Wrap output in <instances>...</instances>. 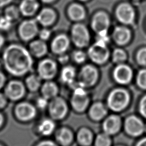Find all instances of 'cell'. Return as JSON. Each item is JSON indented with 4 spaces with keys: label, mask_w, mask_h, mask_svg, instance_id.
<instances>
[{
    "label": "cell",
    "mask_w": 146,
    "mask_h": 146,
    "mask_svg": "<svg viewBox=\"0 0 146 146\" xmlns=\"http://www.w3.org/2000/svg\"><path fill=\"white\" fill-rule=\"evenodd\" d=\"M3 61L7 71L16 76L23 75L30 71L33 60L30 52L22 46L13 44L3 52Z\"/></svg>",
    "instance_id": "1"
},
{
    "label": "cell",
    "mask_w": 146,
    "mask_h": 146,
    "mask_svg": "<svg viewBox=\"0 0 146 146\" xmlns=\"http://www.w3.org/2000/svg\"><path fill=\"white\" fill-rule=\"evenodd\" d=\"M130 101L128 92L123 88L112 90L107 98V106L111 110L119 112L125 109Z\"/></svg>",
    "instance_id": "2"
},
{
    "label": "cell",
    "mask_w": 146,
    "mask_h": 146,
    "mask_svg": "<svg viewBox=\"0 0 146 146\" xmlns=\"http://www.w3.org/2000/svg\"><path fill=\"white\" fill-rule=\"evenodd\" d=\"M71 38L72 42L76 47L79 48L85 47L90 42L89 31L84 24L76 23L71 28Z\"/></svg>",
    "instance_id": "3"
},
{
    "label": "cell",
    "mask_w": 146,
    "mask_h": 146,
    "mask_svg": "<svg viewBox=\"0 0 146 146\" xmlns=\"http://www.w3.org/2000/svg\"><path fill=\"white\" fill-rule=\"evenodd\" d=\"M89 97L84 87L78 84L74 87L71 103L72 108L77 112L84 111L88 106Z\"/></svg>",
    "instance_id": "4"
},
{
    "label": "cell",
    "mask_w": 146,
    "mask_h": 146,
    "mask_svg": "<svg viewBox=\"0 0 146 146\" xmlns=\"http://www.w3.org/2000/svg\"><path fill=\"white\" fill-rule=\"evenodd\" d=\"M88 55L93 62L102 64L108 60L110 56V51L107 44L96 42L89 47Z\"/></svg>",
    "instance_id": "5"
},
{
    "label": "cell",
    "mask_w": 146,
    "mask_h": 146,
    "mask_svg": "<svg viewBox=\"0 0 146 146\" xmlns=\"http://www.w3.org/2000/svg\"><path fill=\"white\" fill-rule=\"evenodd\" d=\"M115 15L117 19L125 25H132L134 23L135 13L133 7L128 3L119 4L116 9Z\"/></svg>",
    "instance_id": "6"
},
{
    "label": "cell",
    "mask_w": 146,
    "mask_h": 146,
    "mask_svg": "<svg viewBox=\"0 0 146 146\" xmlns=\"http://www.w3.org/2000/svg\"><path fill=\"white\" fill-rule=\"evenodd\" d=\"M79 79V84L81 86L84 88L92 86L98 79V70L92 65H85L80 70Z\"/></svg>",
    "instance_id": "7"
},
{
    "label": "cell",
    "mask_w": 146,
    "mask_h": 146,
    "mask_svg": "<svg viewBox=\"0 0 146 146\" xmlns=\"http://www.w3.org/2000/svg\"><path fill=\"white\" fill-rule=\"evenodd\" d=\"M48 103V112L51 117L54 119L59 120L64 118L68 110L65 100L60 97H55L51 99Z\"/></svg>",
    "instance_id": "8"
},
{
    "label": "cell",
    "mask_w": 146,
    "mask_h": 146,
    "mask_svg": "<svg viewBox=\"0 0 146 146\" xmlns=\"http://www.w3.org/2000/svg\"><path fill=\"white\" fill-rule=\"evenodd\" d=\"M110 24V17L104 11H98L95 13L91 22V28L96 34L107 32Z\"/></svg>",
    "instance_id": "9"
},
{
    "label": "cell",
    "mask_w": 146,
    "mask_h": 146,
    "mask_svg": "<svg viewBox=\"0 0 146 146\" xmlns=\"http://www.w3.org/2000/svg\"><path fill=\"white\" fill-rule=\"evenodd\" d=\"M18 32L23 40L28 41L33 39L39 33L36 21L33 19L23 21L19 26Z\"/></svg>",
    "instance_id": "10"
},
{
    "label": "cell",
    "mask_w": 146,
    "mask_h": 146,
    "mask_svg": "<svg viewBox=\"0 0 146 146\" xmlns=\"http://www.w3.org/2000/svg\"><path fill=\"white\" fill-rule=\"evenodd\" d=\"M145 125L141 119L136 116H128L124 123V128L126 132L131 136L136 137L141 135L144 132Z\"/></svg>",
    "instance_id": "11"
},
{
    "label": "cell",
    "mask_w": 146,
    "mask_h": 146,
    "mask_svg": "<svg viewBox=\"0 0 146 146\" xmlns=\"http://www.w3.org/2000/svg\"><path fill=\"white\" fill-rule=\"evenodd\" d=\"M57 66L55 61L51 59H45L42 60L38 67L39 77L45 80L53 78L56 74Z\"/></svg>",
    "instance_id": "12"
},
{
    "label": "cell",
    "mask_w": 146,
    "mask_h": 146,
    "mask_svg": "<svg viewBox=\"0 0 146 146\" xmlns=\"http://www.w3.org/2000/svg\"><path fill=\"white\" fill-rule=\"evenodd\" d=\"M113 75L116 82L121 84H126L131 82L133 72L129 66L124 63H120L115 68Z\"/></svg>",
    "instance_id": "13"
},
{
    "label": "cell",
    "mask_w": 146,
    "mask_h": 146,
    "mask_svg": "<svg viewBox=\"0 0 146 146\" xmlns=\"http://www.w3.org/2000/svg\"><path fill=\"white\" fill-rule=\"evenodd\" d=\"M121 125L120 117L118 115H112L108 116L103 121V129L104 133L111 136L119 132Z\"/></svg>",
    "instance_id": "14"
},
{
    "label": "cell",
    "mask_w": 146,
    "mask_h": 146,
    "mask_svg": "<svg viewBox=\"0 0 146 146\" xmlns=\"http://www.w3.org/2000/svg\"><path fill=\"white\" fill-rule=\"evenodd\" d=\"M70 46V39L65 34H59L54 38L51 44L52 51L58 55L64 54Z\"/></svg>",
    "instance_id": "15"
},
{
    "label": "cell",
    "mask_w": 146,
    "mask_h": 146,
    "mask_svg": "<svg viewBox=\"0 0 146 146\" xmlns=\"http://www.w3.org/2000/svg\"><path fill=\"white\" fill-rule=\"evenodd\" d=\"M15 114L20 120L27 121L34 118L36 115L35 107L28 103H21L15 108Z\"/></svg>",
    "instance_id": "16"
},
{
    "label": "cell",
    "mask_w": 146,
    "mask_h": 146,
    "mask_svg": "<svg viewBox=\"0 0 146 146\" xmlns=\"http://www.w3.org/2000/svg\"><path fill=\"white\" fill-rule=\"evenodd\" d=\"M5 92L9 98L12 100H17L23 96L25 88L20 82L12 81L7 84Z\"/></svg>",
    "instance_id": "17"
},
{
    "label": "cell",
    "mask_w": 146,
    "mask_h": 146,
    "mask_svg": "<svg viewBox=\"0 0 146 146\" xmlns=\"http://www.w3.org/2000/svg\"><path fill=\"white\" fill-rule=\"evenodd\" d=\"M112 38L117 44L120 46L124 45L130 40V30L125 26H117L113 31Z\"/></svg>",
    "instance_id": "18"
},
{
    "label": "cell",
    "mask_w": 146,
    "mask_h": 146,
    "mask_svg": "<svg viewBox=\"0 0 146 146\" xmlns=\"http://www.w3.org/2000/svg\"><path fill=\"white\" fill-rule=\"evenodd\" d=\"M56 15L55 12L50 8L46 7L41 10L36 16V22L42 26L47 27L52 25L55 21Z\"/></svg>",
    "instance_id": "19"
},
{
    "label": "cell",
    "mask_w": 146,
    "mask_h": 146,
    "mask_svg": "<svg viewBox=\"0 0 146 146\" xmlns=\"http://www.w3.org/2000/svg\"><path fill=\"white\" fill-rule=\"evenodd\" d=\"M70 18L75 22H80L86 17V11L83 6L79 3H72L67 10Z\"/></svg>",
    "instance_id": "20"
},
{
    "label": "cell",
    "mask_w": 146,
    "mask_h": 146,
    "mask_svg": "<svg viewBox=\"0 0 146 146\" xmlns=\"http://www.w3.org/2000/svg\"><path fill=\"white\" fill-rule=\"evenodd\" d=\"M39 7L37 0H23L19 5V11L25 16H31L34 14Z\"/></svg>",
    "instance_id": "21"
},
{
    "label": "cell",
    "mask_w": 146,
    "mask_h": 146,
    "mask_svg": "<svg viewBox=\"0 0 146 146\" xmlns=\"http://www.w3.org/2000/svg\"><path fill=\"white\" fill-rule=\"evenodd\" d=\"M106 114V108L104 105L100 102L94 103L89 110V115L94 120H100L102 119Z\"/></svg>",
    "instance_id": "22"
},
{
    "label": "cell",
    "mask_w": 146,
    "mask_h": 146,
    "mask_svg": "<svg viewBox=\"0 0 146 146\" xmlns=\"http://www.w3.org/2000/svg\"><path fill=\"white\" fill-rule=\"evenodd\" d=\"M73 137L72 132L70 129L66 127L60 128L56 135L57 141L63 146L70 145L73 140Z\"/></svg>",
    "instance_id": "23"
},
{
    "label": "cell",
    "mask_w": 146,
    "mask_h": 146,
    "mask_svg": "<svg viewBox=\"0 0 146 146\" xmlns=\"http://www.w3.org/2000/svg\"><path fill=\"white\" fill-rule=\"evenodd\" d=\"M41 92L43 97L48 100L52 99L56 96L58 92V88L55 83L51 81H47L42 86Z\"/></svg>",
    "instance_id": "24"
},
{
    "label": "cell",
    "mask_w": 146,
    "mask_h": 146,
    "mask_svg": "<svg viewBox=\"0 0 146 146\" xmlns=\"http://www.w3.org/2000/svg\"><path fill=\"white\" fill-rule=\"evenodd\" d=\"M31 53L36 57H41L47 52V46L44 40L41 39L32 42L30 45Z\"/></svg>",
    "instance_id": "25"
},
{
    "label": "cell",
    "mask_w": 146,
    "mask_h": 146,
    "mask_svg": "<svg viewBox=\"0 0 146 146\" xmlns=\"http://www.w3.org/2000/svg\"><path fill=\"white\" fill-rule=\"evenodd\" d=\"M78 143L83 146H89L93 141V134L92 132L87 128H81L78 132L76 136Z\"/></svg>",
    "instance_id": "26"
},
{
    "label": "cell",
    "mask_w": 146,
    "mask_h": 146,
    "mask_svg": "<svg viewBox=\"0 0 146 146\" xmlns=\"http://www.w3.org/2000/svg\"><path fill=\"white\" fill-rule=\"evenodd\" d=\"M75 70L74 67L71 66H66L62 70L60 79L66 84L72 85L75 82Z\"/></svg>",
    "instance_id": "27"
},
{
    "label": "cell",
    "mask_w": 146,
    "mask_h": 146,
    "mask_svg": "<svg viewBox=\"0 0 146 146\" xmlns=\"http://www.w3.org/2000/svg\"><path fill=\"white\" fill-rule=\"evenodd\" d=\"M55 128V124L54 121L50 119L43 120L38 127L39 132L44 136L50 135L52 133Z\"/></svg>",
    "instance_id": "28"
},
{
    "label": "cell",
    "mask_w": 146,
    "mask_h": 146,
    "mask_svg": "<svg viewBox=\"0 0 146 146\" xmlns=\"http://www.w3.org/2000/svg\"><path fill=\"white\" fill-rule=\"evenodd\" d=\"M26 83L28 88L33 91L37 90L41 84V78L39 76L35 75H30L26 80Z\"/></svg>",
    "instance_id": "29"
},
{
    "label": "cell",
    "mask_w": 146,
    "mask_h": 146,
    "mask_svg": "<svg viewBox=\"0 0 146 146\" xmlns=\"http://www.w3.org/2000/svg\"><path fill=\"white\" fill-rule=\"evenodd\" d=\"M111 143L110 135L104 132L99 134L95 140V146H111Z\"/></svg>",
    "instance_id": "30"
},
{
    "label": "cell",
    "mask_w": 146,
    "mask_h": 146,
    "mask_svg": "<svg viewBox=\"0 0 146 146\" xmlns=\"http://www.w3.org/2000/svg\"><path fill=\"white\" fill-rule=\"evenodd\" d=\"M112 58L115 63H123L127 59V54L121 48H115L112 52Z\"/></svg>",
    "instance_id": "31"
},
{
    "label": "cell",
    "mask_w": 146,
    "mask_h": 146,
    "mask_svg": "<svg viewBox=\"0 0 146 146\" xmlns=\"http://www.w3.org/2000/svg\"><path fill=\"white\" fill-rule=\"evenodd\" d=\"M19 9L14 6L8 7L5 11V16L11 19L12 21L18 18L19 15Z\"/></svg>",
    "instance_id": "32"
},
{
    "label": "cell",
    "mask_w": 146,
    "mask_h": 146,
    "mask_svg": "<svg viewBox=\"0 0 146 146\" xmlns=\"http://www.w3.org/2000/svg\"><path fill=\"white\" fill-rule=\"evenodd\" d=\"M136 82L139 87L146 90V68L142 69L138 72Z\"/></svg>",
    "instance_id": "33"
},
{
    "label": "cell",
    "mask_w": 146,
    "mask_h": 146,
    "mask_svg": "<svg viewBox=\"0 0 146 146\" xmlns=\"http://www.w3.org/2000/svg\"><path fill=\"white\" fill-rule=\"evenodd\" d=\"M72 58L77 63H82L86 59V54L82 50H76L72 54Z\"/></svg>",
    "instance_id": "34"
},
{
    "label": "cell",
    "mask_w": 146,
    "mask_h": 146,
    "mask_svg": "<svg viewBox=\"0 0 146 146\" xmlns=\"http://www.w3.org/2000/svg\"><path fill=\"white\" fill-rule=\"evenodd\" d=\"M12 25V21L6 16L0 17V30H8Z\"/></svg>",
    "instance_id": "35"
},
{
    "label": "cell",
    "mask_w": 146,
    "mask_h": 146,
    "mask_svg": "<svg viewBox=\"0 0 146 146\" xmlns=\"http://www.w3.org/2000/svg\"><path fill=\"white\" fill-rule=\"evenodd\" d=\"M136 59L139 64L146 66V48H141L137 52Z\"/></svg>",
    "instance_id": "36"
},
{
    "label": "cell",
    "mask_w": 146,
    "mask_h": 146,
    "mask_svg": "<svg viewBox=\"0 0 146 146\" xmlns=\"http://www.w3.org/2000/svg\"><path fill=\"white\" fill-rule=\"evenodd\" d=\"M96 34L97 36L96 38V42H98L107 45V44L110 42V37L107 34V32L100 33Z\"/></svg>",
    "instance_id": "37"
},
{
    "label": "cell",
    "mask_w": 146,
    "mask_h": 146,
    "mask_svg": "<svg viewBox=\"0 0 146 146\" xmlns=\"http://www.w3.org/2000/svg\"><path fill=\"white\" fill-rule=\"evenodd\" d=\"M139 110L140 114L146 118V95L141 99L139 103Z\"/></svg>",
    "instance_id": "38"
},
{
    "label": "cell",
    "mask_w": 146,
    "mask_h": 146,
    "mask_svg": "<svg viewBox=\"0 0 146 146\" xmlns=\"http://www.w3.org/2000/svg\"><path fill=\"white\" fill-rule=\"evenodd\" d=\"M40 39L42 40H46L49 39V38L51 36V31L47 29H43L41 30L38 33Z\"/></svg>",
    "instance_id": "39"
},
{
    "label": "cell",
    "mask_w": 146,
    "mask_h": 146,
    "mask_svg": "<svg viewBox=\"0 0 146 146\" xmlns=\"http://www.w3.org/2000/svg\"><path fill=\"white\" fill-rule=\"evenodd\" d=\"M36 105L40 109H44L48 105V99L43 96L40 97L36 100Z\"/></svg>",
    "instance_id": "40"
},
{
    "label": "cell",
    "mask_w": 146,
    "mask_h": 146,
    "mask_svg": "<svg viewBox=\"0 0 146 146\" xmlns=\"http://www.w3.org/2000/svg\"><path fill=\"white\" fill-rule=\"evenodd\" d=\"M36 146H58L56 144L50 140H44L40 142Z\"/></svg>",
    "instance_id": "41"
},
{
    "label": "cell",
    "mask_w": 146,
    "mask_h": 146,
    "mask_svg": "<svg viewBox=\"0 0 146 146\" xmlns=\"http://www.w3.org/2000/svg\"><path fill=\"white\" fill-rule=\"evenodd\" d=\"M68 59H69L68 56L67 55L64 54L60 55V56L59 57V59H58L59 62L61 63H63V64L66 63L68 62Z\"/></svg>",
    "instance_id": "42"
},
{
    "label": "cell",
    "mask_w": 146,
    "mask_h": 146,
    "mask_svg": "<svg viewBox=\"0 0 146 146\" xmlns=\"http://www.w3.org/2000/svg\"><path fill=\"white\" fill-rule=\"evenodd\" d=\"M6 104V99L5 96L0 94V108H2Z\"/></svg>",
    "instance_id": "43"
},
{
    "label": "cell",
    "mask_w": 146,
    "mask_h": 146,
    "mask_svg": "<svg viewBox=\"0 0 146 146\" xmlns=\"http://www.w3.org/2000/svg\"><path fill=\"white\" fill-rule=\"evenodd\" d=\"M136 146H146V137L141 139L136 145Z\"/></svg>",
    "instance_id": "44"
},
{
    "label": "cell",
    "mask_w": 146,
    "mask_h": 146,
    "mask_svg": "<svg viewBox=\"0 0 146 146\" xmlns=\"http://www.w3.org/2000/svg\"><path fill=\"white\" fill-rule=\"evenodd\" d=\"M12 0H0V7L5 6L10 3Z\"/></svg>",
    "instance_id": "45"
},
{
    "label": "cell",
    "mask_w": 146,
    "mask_h": 146,
    "mask_svg": "<svg viewBox=\"0 0 146 146\" xmlns=\"http://www.w3.org/2000/svg\"><path fill=\"white\" fill-rule=\"evenodd\" d=\"M5 81V78L4 75L0 72V88L3 86V85L4 84Z\"/></svg>",
    "instance_id": "46"
},
{
    "label": "cell",
    "mask_w": 146,
    "mask_h": 146,
    "mask_svg": "<svg viewBox=\"0 0 146 146\" xmlns=\"http://www.w3.org/2000/svg\"><path fill=\"white\" fill-rule=\"evenodd\" d=\"M5 40H4V38L3 36L0 34V49L1 48V47H2V46L3 45Z\"/></svg>",
    "instance_id": "47"
},
{
    "label": "cell",
    "mask_w": 146,
    "mask_h": 146,
    "mask_svg": "<svg viewBox=\"0 0 146 146\" xmlns=\"http://www.w3.org/2000/svg\"><path fill=\"white\" fill-rule=\"evenodd\" d=\"M40 1H42L43 3H49L51 2H54L55 0H40Z\"/></svg>",
    "instance_id": "48"
},
{
    "label": "cell",
    "mask_w": 146,
    "mask_h": 146,
    "mask_svg": "<svg viewBox=\"0 0 146 146\" xmlns=\"http://www.w3.org/2000/svg\"><path fill=\"white\" fill-rule=\"evenodd\" d=\"M2 121H3V118H2V115L0 114V126L1 125V124L2 123Z\"/></svg>",
    "instance_id": "49"
},
{
    "label": "cell",
    "mask_w": 146,
    "mask_h": 146,
    "mask_svg": "<svg viewBox=\"0 0 146 146\" xmlns=\"http://www.w3.org/2000/svg\"><path fill=\"white\" fill-rule=\"evenodd\" d=\"M144 132H146V125H145V127H144Z\"/></svg>",
    "instance_id": "50"
},
{
    "label": "cell",
    "mask_w": 146,
    "mask_h": 146,
    "mask_svg": "<svg viewBox=\"0 0 146 146\" xmlns=\"http://www.w3.org/2000/svg\"><path fill=\"white\" fill-rule=\"evenodd\" d=\"M79 1H82V2H85V1H88V0H79Z\"/></svg>",
    "instance_id": "51"
},
{
    "label": "cell",
    "mask_w": 146,
    "mask_h": 146,
    "mask_svg": "<svg viewBox=\"0 0 146 146\" xmlns=\"http://www.w3.org/2000/svg\"><path fill=\"white\" fill-rule=\"evenodd\" d=\"M118 146H121V145H118Z\"/></svg>",
    "instance_id": "52"
},
{
    "label": "cell",
    "mask_w": 146,
    "mask_h": 146,
    "mask_svg": "<svg viewBox=\"0 0 146 146\" xmlns=\"http://www.w3.org/2000/svg\"><path fill=\"white\" fill-rule=\"evenodd\" d=\"M0 146H1V145H0Z\"/></svg>",
    "instance_id": "53"
}]
</instances>
